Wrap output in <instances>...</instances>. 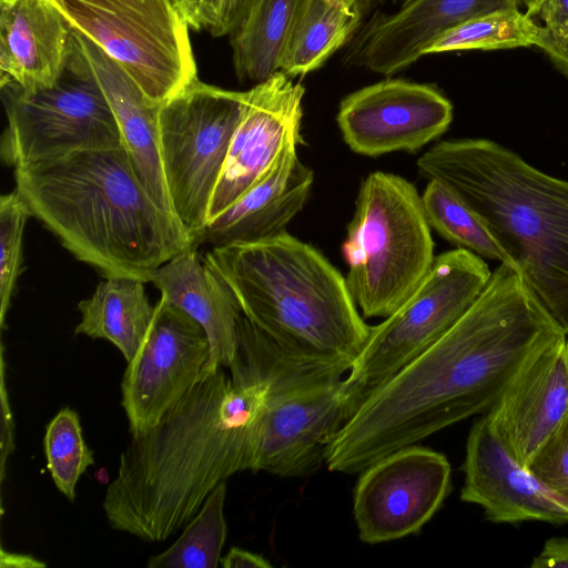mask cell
Instances as JSON below:
<instances>
[{"label":"cell","mask_w":568,"mask_h":568,"mask_svg":"<svg viewBox=\"0 0 568 568\" xmlns=\"http://www.w3.org/2000/svg\"><path fill=\"white\" fill-rule=\"evenodd\" d=\"M47 467L57 489L70 501L87 469L94 465L93 450L87 445L79 414L61 408L45 427L43 439Z\"/></svg>","instance_id":"obj_29"},{"label":"cell","mask_w":568,"mask_h":568,"mask_svg":"<svg viewBox=\"0 0 568 568\" xmlns=\"http://www.w3.org/2000/svg\"><path fill=\"white\" fill-rule=\"evenodd\" d=\"M540 26L519 9L490 12L443 33L426 54L460 50H496L535 45Z\"/></svg>","instance_id":"obj_28"},{"label":"cell","mask_w":568,"mask_h":568,"mask_svg":"<svg viewBox=\"0 0 568 568\" xmlns=\"http://www.w3.org/2000/svg\"><path fill=\"white\" fill-rule=\"evenodd\" d=\"M144 283L128 276H109L79 305L81 320L75 334L106 339L131 361L142 344L155 306L149 302Z\"/></svg>","instance_id":"obj_23"},{"label":"cell","mask_w":568,"mask_h":568,"mask_svg":"<svg viewBox=\"0 0 568 568\" xmlns=\"http://www.w3.org/2000/svg\"><path fill=\"white\" fill-rule=\"evenodd\" d=\"M407 1H409V0H398L397 3L399 2L402 4V3H405Z\"/></svg>","instance_id":"obj_41"},{"label":"cell","mask_w":568,"mask_h":568,"mask_svg":"<svg viewBox=\"0 0 568 568\" xmlns=\"http://www.w3.org/2000/svg\"><path fill=\"white\" fill-rule=\"evenodd\" d=\"M491 272L465 248L437 256L413 293L369 336L346 381L364 399L445 334L487 285Z\"/></svg>","instance_id":"obj_10"},{"label":"cell","mask_w":568,"mask_h":568,"mask_svg":"<svg viewBox=\"0 0 568 568\" xmlns=\"http://www.w3.org/2000/svg\"><path fill=\"white\" fill-rule=\"evenodd\" d=\"M149 331L121 381L131 437L150 430L197 383L210 358L203 327L162 297Z\"/></svg>","instance_id":"obj_12"},{"label":"cell","mask_w":568,"mask_h":568,"mask_svg":"<svg viewBox=\"0 0 568 568\" xmlns=\"http://www.w3.org/2000/svg\"><path fill=\"white\" fill-rule=\"evenodd\" d=\"M535 45L545 51L559 67L568 72V28L555 33L540 26Z\"/></svg>","instance_id":"obj_35"},{"label":"cell","mask_w":568,"mask_h":568,"mask_svg":"<svg viewBox=\"0 0 568 568\" xmlns=\"http://www.w3.org/2000/svg\"><path fill=\"white\" fill-rule=\"evenodd\" d=\"M566 336L520 274L500 263L468 310L372 392L327 448L331 471L353 474L496 403L524 363Z\"/></svg>","instance_id":"obj_1"},{"label":"cell","mask_w":568,"mask_h":568,"mask_svg":"<svg viewBox=\"0 0 568 568\" xmlns=\"http://www.w3.org/2000/svg\"><path fill=\"white\" fill-rule=\"evenodd\" d=\"M304 93L302 83L281 71L245 91L242 116L210 203L207 222L260 183L286 145L302 142Z\"/></svg>","instance_id":"obj_15"},{"label":"cell","mask_w":568,"mask_h":568,"mask_svg":"<svg viewBox=\"0 0 568 568\" xmlns=\"http://www.w3.org/2000/svg\"><path fill=\"white\" fill-rule=\"evenodd\" d=\"M445 455L408 445L362 470L354 489V518L362 541L379 544L418 532L450 487Z\"/></svg>","instance_id":"obj_13"},{"label":"cell","mask_w":568,"mask_h":568,"mask_svg":"<svg viewBox=\"0 0 568 568\" xmlns=\"http://www.w3.org/2000/svg\"><path fill=\"white\" fill-rule=\"evenodd\" d=\"M234 291L243 315L282 348L353 364L371 327L346 278L312 245L284 232L203 255Z\"/></svg>","instance_id":"obj_5"},{"label":"cell","mask_w":568,"mask_h":568,"mask_svg":"<svg viewBox=\"0 0 568 568\" xmlns=\"http://www.w3.org/2000/svg\"><path fill=\"white\" fill-rule=\"evenodd\" d=\"M525 467L568 416V338L534 353L485 413Z\"/></svg>","instance_id":"obj_18"},{"label":"cell","mask_w":568,"mask_h":568,"mask_svg":"<svg viewBox=\"0 0 568 568\" xmlns=\"http://www.w3.org/2000/svg\"><path fill=\"white\" fill-rule=\"evenodd\" d=\"M342 252L349 293L364 317H387L429 271L434 242L422 196L382 171L362 182Z\"/></svg>","instance_id":"obj_7"},{"label":"cell","mask_w":568,"mask_h":568,"mask_svg":"<svg viewBox=\"0 0 568 568\" xmlns=\"http://www.w3.org/2000/svg\"><path fill=\"white\" fill-rule=\"evenodd\" d=\"M364 14L363 0H305L280 71L295 78L321 68L332 54L349 43Z\"/></svg>","instance_id":"obj_24"},{"label":"cell","mask_w":568,"mask_h":568,"mask_svg":"<svg viewBox=\"0 0 568 568\" xmlns=\"http://www.w3.org/2000/svg\"><path fill=\"white\" fill-rule=\"evenodd\" d=\"M31 211L14 189L0 197V323L9 311L22 263L23 231Z\"/></svg>","instance_id":"obj_30"},{"label":"cell","mask_w":568,"mask_h":568,"mask_svg":"<svg viewBox=\"0 0 568 568\" xmlns=\"http://www.w3.org/2000/svg\"><path fill=\"white\" fill-rule=\"evenodd\" d=\"M224 480L207 495L181 536L166 550L149 558L148 568H216L227 537Z\"/></svg>","instance_id":"obj_27"},{"label":"cell","mask_w":568,"mask_h":568,"mask_svg":"<svg viewBox=\"0 0 568 568\" xmlns=\"http://www.w3.org/2000/svg\"><path fill=\"white\" fill-rule=\"evenodd\" d=\"M175 6L190 29H205L213 34L217 29L225 0H174Z\"/></svg>","instance_id":"obj_32"},{"label":"cell","mask_w":568,"mask_h":568,"mask_svg":"<svg viewBox=\"0 0 568 568\" xmlns=\"http://www.w3.org/2000/svg\"><path fill=\"white\" fill-rule=\"evenodd\" d=\"M524 0H409L393 13L376 11L348 43L344 63L392 75L425 55L446 31L474 18L519 9Z\"/></svg>","instance_id":"obj_17"},{"label":"cell","mask_w":568,"mask_h":568,"mask_svg":"<svg viewBox=\"0 0 568 568\" xmlns=\"http://www.w3.org/2000/svg\"><path fill=\"white\" fill-rule=\"evenodd\" d=\"M1 568H43L45 564L39 559L24 554L9 552L1 548Z\"/></svg>","instance_id":"obj_39"},{"label":"cell","mask_w":568,"mask_h":568,"mask_svg":"<svg viewBox=\"0 0 568 568\" xmlns=\"http://www.w3.org/2000/svg\"><path fill=\"white\" fill-rule=\"evenodd\" d=\"M527 14L538 17L542 27L558 33L568 28V0H527Z\"/></svg>","instance_id":"obj_33"},{"label":"cell","mask_w":568,"mask_h":568,"mask_svg":"<svg viewBox=\"0 0 568 568\" xmlns=\"http://www.w3.org/2000/svg\"><path fill=\"white\" fill-rule=\"evenodd\" d=\"M1 91L7 126L0 154L9 166L122 145L118 122L73 29L65 63L51 85L30 93Z\"/></svg>","instance_id":"obj_8"},{"label":"cell","mask_w":568,"mask_h":568,"mask_svg":"<svg viewBox=\"0 0 568 568\" xmlns=\"http://www.w3.org/2000/svg\"><path fill=\"white\" fill-rule=\"evenodd\" d=\"M74 33L110 104L122 145L143 185L162 209L173 213L160 154L161 105L152 103L120 64L89 39Z\"/></svg>","instance_id":"obj_22"},{"label":"cell","mask_w":568,"mask_h":568,"mask_svg":"<svg viewBox=\"0 0 568 568\" xmlns=\"http://www.w3.org/2000/svg\"><path fill=\"white\" fill-rule=\"evenodd\" d=\"M422 205L430 229L446 241L483 258L513 267L508 254L483 220L449 186L429 180L422 194Z\"/></svg>","instance_id":"obj_26"},{"label":"cell","mask_w":568,"mask_h":568,"mask_svg":"<svg viewBox=\"0 0 568 568\" xmlns=\"http://www.w3.org/2000/svg\"><path fill=\"white\" fill-rule=\"evenodd\" d=\"M527 468L551 495L568 506V416Z\"/></svg>","instance_id":"obj_31"},{"label":"cell","mask_w":568,"mask_h":568,"mask_svg":"<svg viewBox=\"0 0 568 568\" xmlns=\"http://www.w3.org/2000/svg\"><path fill=\"white\" fill-rule=\"evenodd\" d=\"M463 471L460 499L478 505L491 523H568V506L511 455L485 414L469 430Z\"/></svg>","instance_id":"obj_16"},{"label":"cell","mask_w":568,"mask_h":568,"mask_svg":"<svg viewBox=\"0 0 568 568\" xmlns=\"http://www.w3.org/2000/svg\"><path fill=\"white\" fill-rule=\"evenodd\" d=\"M201 375L150 430L131 437L102 508L112 529L164 541L192 519L217 484L251 470L268 377L253 329L239 328L229 367Z\"/></svg>","instance_id":"obj_2"},{"label":"cell","mask_w":568,"mask_h":568,"mask_svg":"<svg viewBox=\"0 0 568 568\" xmlns=\"http://www.w3.org/2000/svg\"><path fill=\"white\" fill-rule=\"evenodd\" d=\"M300 143L283 150L270 173L194 236L195 247L251 244L286 232L306 203L313 171L297 156Z\"/></svg>","instance_id":"obj_19"},{"label":"cell","mask_w":568,"mask_h":568,"mask_svg":"<svg viewBox=\"0 0 568 568\" xmlns=\"http://www.w3.org/2000/svg\"><path fill=\"white\" fill-rule=\"evenodd\" d=\"M389 1L397 3L398 0H363L365 12L367 13L368 11L374 10L376 7Z\"/></svg>","instance_id":"obj_40"},{"label":"cell","mask_w":568,"mask_h":568,"mask_svg":"<svg viewBox=\"0 0 568 568\" xmlns=\"http://www.w3.org/2000/svg\"><path fill=\"white\" fill-rule=\"evenodd\" d=\"M162 105L197 81L189 27L174 0H48Z\"/></svg>","instance_id":"obj_9"},{"label":"cell","mask_w":568,"mask_h":568,"mask_svg":"<svg viewBox=\"0 0 568 568\" xmlns=\"http://www.w3.org/2000/svg\"><path fill=\"white\" fill-rule=\"evenodd\" d=\"M1 407H2V430H1V478L4 479V464L7 457L13 449V423L10 410L7 390L4 386V362L1 361Z\"/></svg>","instance_id":"obj_36"},{"label":"cell","mask_w":568,"mask_h":568,"mask_svg":"<svg viewBox=\"0 0 568 568\" xmlns=\"http://www.w3.org/2000/svg\"><path fill=\"white\" fill-rule=\"evenodd\" d=\"M531 568H568V536L547 539Z\"/></svg>","instance_id":"obj_34"},{"label":"cell","mask_w":568,"mask_h":568,"mask_svg":"<svg viewBox=\"0 0 568 568\" xmlns=\"http://www.w3.org/2000/svg\"><path fill=\"white\" fill-rule=\"evenodd\" d=\"M151 282L161 297L193 317L205 331L210 358L203 374L229 369L239 344L240 302L229 283L191 245L158 267Z\"/></svg>","instance_id":"obj_21"},{"label":"cell","mask_w":568,"mask_h":568,"mask_svg":"<svg viewBox=\"0 0 568 568\" xmlns=\"http://www.w3.org/2000/svg\"><path fill=\"white\" fill-rule=\"evenodd\" d=\"M253 326L268 392L251 470L281 477L311 475L325 465L328 446L364 400L346 381L352 365L293 354Z\"/></svg>","instance_id":"obj_6"},{"label":"cell","mask_w":568,"mask_h":568,"mask_svg":"<svg viewBox=\"0 0 568 568\" xmlns=\"http://www.w3.org/2000/svg\"><path fill=\"white\" fill-rule=\"evenodd\" d=\"M220 565L224 568H270L272 566L263 556L240 547H232L221 558Z\"/></svg>","instance_id":"obj_38"},{"label":"cell","mask_w":568,"mask_h":568,"mask_svg":"<svg viewBox=\"0 0 568 568\" xmlns=\"http://www.w3.org/2000/svg\"><path fill=\"white\" fill-rule=\"evenodd\" d=\"M417 169L477 213L568 338V181L488 139L439 141Z\"/></svg>","instance_id":"obj_4"},{"label":"cell","mask_w":568,"mask_h":568,"mask_svg":"<svg viewBox=\"0 0 568 568\" xmlns=\"http://www.w3.org/2000/svg\"><path fill=\"white\" fill-rule=\"evenodd\" d=\"M253 0H225L223 16L213 37L230 34L241 22Z\"/></svg>","instance_id":"obj_37"},{"label":"cell","mask_w":568,"mask_h":568,"mask_svg":"<svg viewBox=\"0 0 568 568\" xmlns=\"http://www.w3.org/2000/svg\"><path fill=\"white\" fill-rule=\"evenodd\" d=\"M14 181L32 216L104 277L151 282L158 267L193 245L150 195L123 145L18 166Z\"/></svg>","instance_id":"obj_3"},{"label":"cell","mask_w":568,"mask_h":568,"mask_svg":"<svg viewBox=\"0 0 568 568\" xmlns=\"http://www.w3.org/2000/svg\"><path fill=\"white\" fill-rule=\"evenodd\" d=\"M72 28L48 0H0L1 90L30 93L61 73Z\"/></svg>","instance_id":"obj_20"},{"label":"cell","mask_w":568,"mask_h":568,"mask_svg":"<svg viewBox=\"0 0 568 568\" xmlns=\"http://www.w3.org/2000/svg\"><path fill=\"white\" fill-rule=\"evenodd\" d=\"M245 91L195 81L161 105L160 154L172 211L194 236L210 203L241 120Z\"/></svg>","instance_id":"obj_11"},{"label":"cell","mask_w":568,"mask_h":568,"mask_svg":"<svg viewBox=\"0 0 568 568\" xmlns=\"http://www.w3.org/2000/svg\"><path fill=\"white\" fill-rule=\"evenodd\" d=\"M453 120V104L433 84L385 79L346 95L336 121L352 151L366 156L415 153L439 138Z\"/></svg>","instance_id":"obj_14"},{"label":"cell","mask_w":568,"mask_h":568,"mask_svg":"<svg viewBox=\"0 0 568 568\" xmlns=\"http://www.w3.org/2000/svg\"><path fill=\"white\" fill-rule=\"evenodd\" d=\"M305 0H253L230 33L240 81L260 83L280 71L281 61Z\"/></svg>","instance_id":"obj_25"}]
</instances>
